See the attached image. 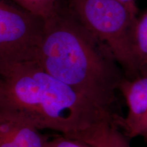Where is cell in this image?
I'll return each instance as SVG.
<instances>
[{
  "label": "cell",
  "mask_w": 147,
  "mask_h": 147,
  "mask_svg": "<svg viewBox=\"0 0 147 147\" xmlns=\"http://www.w3.org/2000/svg\"><path fill=\"white\" fill-rule=\"evenodd\" d=\"M0 118L51 129L87 142L115 123L117 114L95 104L36 63L0 66Z\"/></svg>",
  "instance_id": "1"
},
{
  "label": "cell",
  "mask_w": 147,
  "mask_h": 147,
  "mask_svg": "<svg viewBox=\"0 0 147 147\" xmlns=\"http://www.w3.org/2000/svg\"><path fill=\"white\" fill-rule=\"evenodd\" d=\"M38 63L104 109L113 112L125 76L109 48L74 15L63 0L47 18Z\"/></svg>",
  "instance_id": "2"
},
{
  "label": "cell",
  "mask_w": 147,
  "mask_h": 147,
  "mask_svg": "<svg viewBox=\"0 0 147 147\" xmlns=\"http://www.w3.org/2000/svg\"><path fill=\"white\" fill-rule=\"evenodd\" d=\"M74 15L115 57L127 78L139 76L132 34L136 14L119 0H65Z\"/></svg>",
  "instance_id": "3"
},
{
  "label": "cell",
  "mask_w": 147,
  "mask_h": 147,
  "mask_svg": "<svg viewBox=\"0 0 147 147\" xmlns=\"http://www.w3.org/2000/svg\"><path fill=\"white\" fill-rule=\"evenodd\" d=\"M46 22L10 0H0V66L36 63Z\"/></svg>",
  "instance_id": "4"
},
{
  "label": "cell",
  "mask_w": 147,
  "mask_h": 147,
  "mask_svg": "<svg viewBox=\"0 0 147 147\" xmlns=\"http://www.w3.org/2000/svg\"><path fill=\"white\" fill-rule=\"evenodd\" d=\"M119 91L125 100L127 113L125 117L116 115L115 125L129 139L141 137L147 142V75L124 77Z\"/></svg>",
  "instance_id": "5"
},
{
  "label": "cell",
  "mask_w": 147,
  "mask_h": 147,
  "mask_svg": "<svg viewBox=\"0 0 147 147\" xmlns=\"http://www.w3.org/2000/svg\"><path fill=\"white\" fill-rule=\"evenodd\" d=\"M47 142L46 138L36 127L18 122L13 131L0 139V147H45Z\"/></svg>",
  "instance_id": "6"
},
{
  "label": "cell",
  "mask_w": 147,
  "mask_h": 147,
  "mask_svg": "<svg viewBox=\"0 0 147 147\" xmlns=\"http://www.w3.org/2000/svg\"><path fill=\"white\" fill-rule=\"evenodd\" d=\"M133 52L139 75H147V9L136 18L132 34Z\"/></svg>",
  "instance_id": "7"
},
{
  "label": "cell",
  "mask_w": 147,
  "mask_h": 147,
  "mask_svg": "<svg viewBox=\"0 0 147 147\" xmlns=\"http://www.w3.org/2000/svg\"><path fill=\"white\" fill-rule=\"evenodd\" d=\"M87 144L93 147H130L129 138L115 123L101 129L93 136Z\"/></svg>",
  "instance_id": "8"
},
{
  "label": "cell",
  "mask_w": 147,
  "mask_h": 147,
  "mask_svg": "<svg viewBox=\"0 0 147 147\" xmlns=\"http://www.w3.org/2000/svg\"><path fill=\"white\" fill-rule=\"evenodd\" d=\"M33 13L48 18L55 13L63 0H10Z\"/></svg>",
  "instance_id": "9"
},
{
  "label": "cell",
  "mask_w": 147,
  "mask_h": 147,
  "mask_svg": "<svg viewBox=\"0 0 147 147\" xmlns=\"http://www.w3.org/2000/svg\"><path fill=\"white\" fill-rule=\"evenodd\" d=\"M45 147H93L79 140L71 138L65 136L47 140Z\"/></svg>",
  "instance_id": "10"
},
{
  "label": "cell",
  "mask_w": 147,
  "mask_h": 147,
  "mask_svg": "<svg viewBox=\"0 0 147 147\" xmlns=\"http://www.w3.org/2000/svg\"><path fill=\"white\" fill-rule=\"evenodd\" d=\"M119 1L127 7L129 10L134 14L138 15V9L137 7L136 0H119Z\"/></svg>",
  "instance_id": "11"
}]
</instances>
